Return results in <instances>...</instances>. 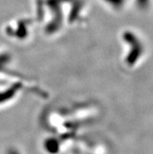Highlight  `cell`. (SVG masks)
<instances>
[{"label": "cell", "mask_w": 153, "mask_h": 154, "mask_svg": "<svg viewBox=\"0 0 153 154\" xmlns=\"http://www.w3.org/2000/svg\"><path fill=\"white\" fill-rule=\"evenodd\" d=\"M10 154H16V153H15V152H10Z\"/></svg>", "instance_id": "cell-1"}]
</instances>
